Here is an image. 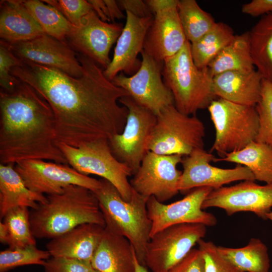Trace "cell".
<instances>
[{
	"label": "cell",
	"mask_w": 272,
	"mask_h": 272,
	"mask_svg": "<svg viewBox=\"0 0 272 272\" xmlns=\"http://www.w3.org/2000/svg\"><path fill=\"white\" fill-rule=\"evenodd\" d=\"M255 108L259 128L255 141L272 146V82L262 79L260 97Z\"/></svg>",
	"instance_id": "cell-35"
},
{
	"label": "cell",
	"mask_w": 272,
	"mask_h": 272,
	"mask_svg": "<svg viewBox=\"0 0 272 272\" xmlns=\"http://www.w3.org/2000/svg\"><path fill=\"white\" fill-rule=\"evenodd\" d=\"M119 102L128 109L126 123L123 131L111 137L108 142L114 156L127 165L134 175L149 151V141L157 115L128 95L121 98Z\"/></svg>",
	"instance_id": "cell-9"
},
{
	"label": "cell",
	"mask_w": 272,
	"mask_h": 272,
	"mask_svg": "<svg viewBox=\"0 0 272 272\" xmlns=\"http://www.w3.org/2000/svg\"><path fill=\"white\" fill-rule=\"evenodd\" d=\"M94 193L105 222V228L125 237L133 246L139 262L145 265L147 245L151 239L152 222L148 216L146 197L132 189L131 199L124 200L110 182L100 179Z\"/></svg>",
	"instance_id": "cell-4"
},
{
	"label": "cell",
	"mask_w": 272,
	"mask_h": 272,
	"mask_svg": "<svg viewBox=\"0 0 272 272\" xmlns=\"http://www.w3.org/2000/svg\"><path fill=\"white\" fill-rule=\"evenodd\" d=\"M123 27L121 23L103 22L92 10L81 19L79 26H74L66 42L77 53L105 69L111 62L110 49Z\"/></svg>",
	"instance_id": "cell-15"
},
{
	"label": "cell",
	"mask_w": 272,
	"mask_h": 272,
	"mask_svg": "<svg viewBox=\"0 0 272 272\" xmlns=\"http://www.w3.org/2000/svg\"><path fill=\"white\" fill-rule=\"evenodd\" d=\"M34 236L52 239L86 223L105 227L98 200L91 190L70 185L58 194L48 195L44 203H39L30 213Z\"/></svg>",
	"instance_id": "cell-3"
},
{
	"label": "cell",
	"mask_w": 272,
	"mask_h": 272,
	"mask_svg": "<svg viewBox=\"0 0 272 272\" xmlns=\"http://www.w3.org/2000/svg\"><path fill=\"white\" fill-rule=\"evenodd\" d=\"M15 169L30 190L43 194L59 193L70 185L83 186L94 192L101 185L100 180L81 174L69 164L31 159L18 162Z\"/></svg>",
	"instance_id": "cell-12"
},
{
	"label": "cell",
	"mask_w": 272,
	"mask_h": 272,
	"mask_svg": "<svg viewBox=\"0 0 272 272\" xmlns=\"http://www.w3.org/2000/svg\"><path fill=\"white\" fill-rule=\"evenodd\" d=\"M197 244L203 260L205 272H243L223 257L213 242L201 239Z\"/></svg>",
	"instance_id": "cell-36"
},
{
	"label": "cell",
	"mask_w": 272,
	"mask_h": 272,
	"mask_svg": "<svg viewBox=\"0 0 272 272\" xmlns=\"http://www.w3.org/2000/svg\"><path fill=\"white\" fill-rule=\"evenodd\" d=\"M141 54V65L134 75L127 76L121 72L111 81L124 90L138 104L157 115L164 108L174 105V97L163 79L164 61L154 59L144 50Z\"/></svg>",
	"instance_id": "cell-11"
},
{
	"label": "cell",
	"mask_w": 272,
	"mask_h": 272,
	"mask_svg": "<svg viewBox=\"0 0 272 272\" xmlns=\"http://www.w3.org/2000/svg\"><path fill=\"white\" fill-rule=\"evenodd\" d=\"M169 272H205L204 262L199 250L192 248Z\"/></svg>",
	"instance_id": "cell-40"
},
{
	"label": "cell",
	"mask_w": 272,
	"mask_h": 272,
	"mask_svg": "<svg viewBox=\"0 0 272 272\" xmlns=\"http://www.w3.org/2000/svg\"><path fill=\"white\" fill-rule=\"evenodd\" d=\"M241 12L252 17L272 13V0H252L242 6Z\"/></svg>",
	"instance_id": "cell-42"
},
{
	"label": "cell",
	"mask_w": 272,
	"mask_h": 272,
	"mask_svg": "<svg viewBox=\"0 0 272 272\" xmlns=\"http://www.w3.org/2000/svg\"><path fill=\"white\" fill-rule=\"evenodd\" d=\"M162 76L172 93L174 106L184 114L195 115L216 99L214 77L208 67L200 69L195 64L188 41L178 53L164 61Z\"/></svg>",
	"instance_id": "cell-5"
},
{
	"label": "cell",
	"mask_w": 272,
	"mask_h": 272,
	"mask_svg": "<svg viewBox=\"0 0 272 272\" xmlns=\"http://www.w3.org/2000/svg\"><path fill=\"white\" fill-rule=\"evenodd\" d=\"M216 207L228 216L240 212H251L266 220L272 208V183L260 185L255 180H243L235 185L213 189L202 205V209Z\"/></svg>",
	"instance_id": "cell-17"
},
{
	"label": "cell",
	"mask_w": 272,
	"mask_h": 272,
	"mask_svg": "<svg viewBox=\"0 0 272 272\" xmlns=\"http://www.w3.org/2000/svg\"><path fill=\"white\" fill-rule=\"evenodd\" d=\"M10 46L20 59L59 70L73 77H79L83 73L78 53L66 43L48 35Z\"/></svg>",
	"instance_id": "cell-18"
},
{
	"label": "cell",
	"mask_w": 272,
	"mask_h": 272,
	"mask_svg": "<svg viewBox=\"0 0 272 272\" xmlns=\"http://www.w3.org/2000/svg\"><path fill=\"white\" fill-rule=\"evenodd\" d=\"M125 12L126 22L116 41L112 59L103 71L110 81L121 72L131 76L139 70L142 61L138 55L144 49L146 34L154 19L153 17L139 18Z\"/></svg>",
	"instance_id": "cell-19"
},
{
	"label": "cell",
	"mask_w": 272,
	"mask_h": 272,
	"mask_svg": "<svg viewBox=\"0 0 272 272\" xmlns=\"http://www.w3.org/2000/svg\"><path fill=\"white\" fill-rule=\"evenodd\" d=\"M220 254L243 272H269L270 260L266 246L252 238L240 248L218 246Z\"/></svg>",
	"instance_id": "cell-29"
},
{
	"label": "cell",
	"mask_w": 272,
	"mask_h": 272,
	"mask_svg": "<svg viewBox=\"0 0 272 272\" xmlns=\"http://www.w3.org/2000/svg\"><path fill=\"white\" fill-rule=\"evenodd\" d=\"M23 2L45 34L66 43V37L74 26L60 12L42 1L25 0Z\"/></svg>",
	"instance_id": "cell-31"
},
{
	"label": "cell",
	"mask_w": 272,
	"mask_h": 272,
	"mask_svg": "<svg viewBox=\"0 0 272 272\" xmlns=\"http://www.w3.org/2000/svg\"><path fill=\"white\" fill-rule=\"evenodd\" d=\"M249 32L254 66L272 82V13L262 16Z\"/></svg>",
	"instance_id": "cell-28"
},
{
	"label": "cell",
	"mask_w": 272,
	"mask_h": 272,
	"mask_svg": "<svg viewBox=\"0 0 272 272\" xmlns=\"http://www.w3.org/2000/svg\"><path fill=\"white\" fill-rule=\"evenodd\" d=\"M178 12L186 39L190 43L202 37L216 23L195 0L179 1Z\"/></svg>",
	"instance_id": "cell-32"
},
{
	"label": "cell",
	"mask_w": 272,
	"mask_h": 272,
	"mask_svg": "<svg viewBox=\"0 0 272 272\" xmlns=\"http://www.w3.org/2000/svg\"><path fill=\"white\" fill-rule=\"evenodd\" d=\"M21 59L12 51L10 44L1 40L0 43V85L1 90L11 91L21 81L11 75L12 69L21 64Z\"/></svg>",
	"instance_id": "cell-37"
},
{
	"label": "cell",
	"mask_w": 272,
	"mask_h": 272,
	"mask_svg": "<svg viewBox=\"0 0 272 272\" xmlns=\"http://www.w3.org/2000/svg\"><path fill=\"white\" fill-rule=\"evenodd\" d=\"M235 36L229 26L223 22H216L202 37L190 43L191 54L195 64L200 69L208 67Z\"/></svg>",
	"instance_id": "cell-30"
},
{
	"label": "cell",
	"mask_w": 272,
	"mask_h": 272,
	"mask_svg": "<svg viewBox=\"0 0 272 272\" xmlns=\"http://www.w3.org/2000/svg\"><path fill=\"white\" fill-rule=\"evenodd\" d=\"M229 162L247 167L255 180L272 183V146L254 141L243 149L215 158L214 162Z\"/></svg>",
	"instance_id": "cell-26"
},
{
	"label": "cell",
	"mask_w": 272,
	"mask_h": 272,
	"mask_svg": "<svg viewBox=\"0 0 272 272\" xmlns=\"http://www.w3.org/2000/svg\"><path fill=\"white\" fill-rule=\"evenodd\" d=\"M57 145L70 166L84 175L94 174L107 180L124 200H130L132 188L128 177L132 175V171L114 156L108 140L98 139L77 148L62 143H57Z\"/></svg>",
	"instance_id": "cell-8"
},
{
	"label": "cell",
	"mask_w": 272,
	"mask_h": 272,
	"mask_svg": "<svg viewBox=\"0 0 272 272\" xmlns=\"http://www.w3.org/2000/svg\"><path fill=\"white\" fill-rule=\"evenodd\" d=\"M45 272H93L91 262L78 259L51 257L43 266Z\"/></svg>",
	"instance_id": "cell-39"
},
{
	"label": "cell",
	"mask_w": 272,
	"mask_h": 272,
	"mask_svg": "<svg viewBox=\"0 0 272 272\" xmlns=\"http://www.w3.org/2000/svg\"><path fill=\"white\" fill-rule=\"evenodd\" d=\"M50 257L47 250L38 249L36 245L7 249L0 252V272H7L17 267L26 265L43 266Z\"/></svg>",
	"instance_id": "cell-34"
},
{
	"label": "cell",
	"mask_w": 272,
	"mask_h": 272,
	"mask_svg": "<svg viewBox=\"0 0 272 272\" xmlns=\"http://www.w3.org/2000/svg\"><path fill=\"white\" fill-rule=\"evenodd\" d=\"M43 2L54 7L74 26L80 24L81 19L93 10L85 0H44Z\"/></svg>",
	"instance_id": "cell-38"
},
{
	"label": "cell",
	"mask_w": 272,
	"mask_h": 272,
	"mask_svg": "<svg viewBox=\"0 0 272 272\" xmlns=\"http://www.w3.org/2000/svg\"><path fill=\"white\" fill-rule=\"evenodd\" d=\"M93 272H99V271H97V270H96L94 269Z\"/></svg>",
	"instance_id": "cell-49"
},
{
	"label": "cell",
	"mask_w": 272,
	"mask_h": 272,
	"mask_svg": "<svg viewBox=\"0 0 272 272\" xmlns=\"http://www.w3.org/2000/svg\"><path fill=\"white\" fill-rule=\"evenodd\" d=\"M266 220H269L272 222V211L268 213L266 216Z\"/></svg>",
	"instance_id": "cell-48"
},
{
	"label": "cell",
	"mask_w": 272,
	"mask_h": 272,
	"mask_svg": "<svg viewBox=\"0 0 272 272\" xmlns=\"http://www.w3.org/2000/svg\"><path fill=\"white\" fill-rule=\"evenodd\" d=\"M216 157L204 149H198L182 158L183 171L180 177L178 190L187 193L193 189L210 187L217 189L232 182L255 180L251 171L246 166L237 165L235 168H221L212 166Z\"/></svg>",
	"instance_id": "cell-16"
},
{
	"label": "cell",
	"mask_w": 272,
	"mask_h": 272,
	"mask_svg": "<svg viewBox=\"0 0 272 272\" xmlns=\"http://www.w3.org/2000/svg\"><path fill=\"white\" fill-rule=\"evenodd\" d=\"M213 189L198 187L190 190L182 199L170 204H164L154 197L147 202L148 216L152 222L151 238L156 233L169 226L184 223H200L214 226L215 216L202 209V205Z\"/></svg>",
	"instance_id": "cell-14"
},
{
	"label": "cell",
	"mask_w": 272,
	"mask_h": 272,
	"mask_svg": "<svg viewBox=\"0 0 272 272\" xmlns=\"http://www.w3.org/2000/svg\"><path fill=\"white\" fill-rule=\"evenodd\" d=\"M47 199L44 194L30 190L13 164H0V217L4 218L11 210L26 207L36 209Z\"/></svg>",
	"instance_id": "cell-25"
},
{
	"label": "cell",
	"mask_w": 272,
	"mask_h": 272,
	"mask_svg": "<svg viewBox=\"0 0 272 272\" xmlns=\"http://www.w3.org/2000/svg\"><path fill=\"white\" fill-rule=\"evenodd\" d=\"M207 233L200 223L174 225L151 237L146 251L145 265L152 272H169L188 254Z\"/></svg>",
	"instance_id": "cell-10"
},
{
	"label": "cell",
	"mask_w": 272,
	"mask_h": 272,
	"mask_svg": "<svg viewBox=\"0 0 272 272\" xmlns=\"http://www.w3.org/2000/svg\"><path fill=\"white\" fill-rule=\"evenodd\" d=\"M188 40L182 28L178 7L154 14L145 40L144 51L161 61L178 53Z\"/></svg>",
	"instance_id": "cell-20"
},
{
	"label": "cell",
	"mask_w": 272,
	"mask_h": 272,
	"mask_svg": "<svg viewBox=\"0 0 272 272\" xmlns=\"http://www.w3.org/2000/svg\"><path fill=\"white\" fill-rule=\"evenodd\" d=\"M262 79L255 69L224 72L214 76V92L219 98L255 106L260 97Z\"/></svg>",
	"instance_id": "cell-22"
},
{
	"label": "cell",
	"mask_w": 272,
	"mask_h": 272,
	"mask_svg": "<svg viewBox=\"0 0 272 272\" xmlns=\"http://www.w3.org/2000/svg\"><path fill=\"white\" fill-rule=\"evenodd\" d=\"M208 67L213 77L228 71H249L255 69L249 32L235 35L232 41L210 63Z\"/></svg>",
	"instance_id": "cell-27"
},
{
	"label": "cell",
	"mask_w": 272,
	"mask_h": 272,
	"mask_svg": "<svg viewBox=\"0 0 272 272\" xmlns=\"http://www.w3.org/2000/svg\"><path fill=\"white\" fill-rule=\"evenodd\" d=\"M208 109L216 130L210 153L216 151L222 158L255 140L259 128L255 106L219 98L213 101Z\"/></svg>",
	"instance_id": "cell-6"
},
{
	"label": "cell",
	"mask_w": 272,
	"mask_h": 272,
	"mask_svg": "<svg viewBox=\"0 0 272 272\" xmlns=\"http://www.w3.org/2000/svg\"><path fill=\"white\" fill-rule=\"evenodd\" d=\"M152 14L173 7H178V0H146L145 1Z\"/></svg>",
	"instance_id": "cell-43"
},
{
	"label": "cell",
	"mask_w": 272,
	"mask_h": 272,
	"mask_svg": "<svg viewBox=\"0 0 272 272\" xmlns=\"http://www.w3.org/2000/svg\"><path fill=\"white\" fill-rule=\"evenodd\" d=\"M0 241L3 244H9V234L8 228L3 222H0Z\"/></svg>",
	"instance_id": "cell-46"
},
{
	"label": "cell",
	"mask_w": 272,
	"mask_h": 272,
	"mask_svg": "<svg viewBox=\"0 0 272 272\" xmlns=\"http://www.w3.org/2000/svg\"><path fill=\"white\" fill-rule=\"evenodd\" d=\"M104 1L107 7L111 22L114 23L115 19L120 20L125 17L117 1L104 0Z\"/></svg>",
	"instance_id": "cell-45"
},
{
	"label": "cell",
	"mask_w": 272,
	"mask_h": 272,
	"mask_svg": "<svg viewBox=\"0 0 272 272\" xmlns=\"http://www.w3.org/2000/svg\"><path fill=\"white\" fill-rule=\"evenodd\" d=\"M105 228L94 223L82 224L51 239L46 244V248L51 257L91 262Z\"/></svg>",
	"instance_id": "cell-21"
},
{
	"label": "cell",
	"mask_w": 272,
	"mask_h": 272,
	"mask_svg": "<svg viewBox=\"0 0 272 272\" xmlns=\"http://www.w3.org/2000/svg\"><path fill=\"white\" fill-rule=\"evenodd\" d=\"M45 34L23 1L1 2L0 37L9 44L27 41Z\"/></svg>",
	"instance_id": "cell-23"
},
{
	"label": "cell",
	"mask_w": 272,
	"mask_h": 272,
	"mask_svg": "<svg viewBox=\"0 0 272 272\" xmlns=\"http://www.w3.org/2000/svg\"><path fill=\"white\" fill-rule=\"evenodd\" d=\"M67 161L57 145L56 123L50 105L21 82L0 92V162L15 165L26 160Z\"/></svg>",
	"instance_id": "cell-2"
},
{
	"label": "cell",
	"mask_w": 272,
	"mask_h": 272,
	"mask_svg": "<svg viewBox=\"0 0 272 272\" xmlns=\"http://www.w3.org/2000/svg\"><path fill=\"white\" fill-rule=\"evenodd\" d=\"M183 157L148 151L129 181L132 188L146 197L153 196L161 202L170 199L179 192L178 184L182 171L177 166Z\"/></svg>",
	"instance_id": "cell-13"
},
{
	"label": "cell",
	"mask_w": 272,
	"mask_h": 272,
	"mask_svg": "<svg viewBox=\"0 0 272 272\" xmlns=\"http://www.w3.org/2000/svg\"><path fill=\"white\" fill-rule=\"evenodd\" d=\"M205 136V126L198 117L184 114L171 105L157 115L148 149L158 154L184 157L204 149Z\"/></svg>",
	"instance_id": "cell-7"
},
{
	"label": "cell",
	"mask_w": 272,
	"mask_h": 272,
	"mask_svg": "<svg viewBox=\"0 0 272 272\" xmlns=\"http://www.w3.org/2000/svg\"><path fill=\"white\" fill-rule=\"evenodd\" d=\"M121 10L128 12L139 18L152 17L153 14L145 1H117Z\"/></svg>",
	"instance_id": "cell-41"
},
{
	"label": "cell",
	"mask_w": 272,
	"mask_h": 272,
	"mask_svg": "<svg viewBox=\"0 0 272 272\" xmlns=\"http://www.w3.org/2000/svg\"><path fill=\"white\" fill-rule=\"evenodd\" d=\"M134 265L135 272H150L144 265L139 262L136 254L134 256Z\"/></svg>",
	"instance_id": "cell-47"
},
{
	"label": "cell",
	"mask_w": 272,
	"mask_h": 272,
	"mask_svg": "<svg viewBox=\"0 0 272 272\" xmlns=\"http://www.w3.org/2000/svg\"><path fill=\"white\" fill-rule=\"evenodd\" d=\"M29 208L19 207L10 211L4 217L9 234V248L36 245L30 222Z\"/></svg>",
	"instance_id": "cell-33"
},
{
	"label": "cell",
	"mask_w": 272,
	"mask_h": 272,
	"mask_svg": "<svg viewBox=\"0 0 272 272\" xmlns=\"http://www.w3.org/2000/svg\"><path fill=\"white\" fill-rule=\"evenodd\" d=\"M135 255L133 246L125 237L105 228L91 263L99 272H135Z\"/></svg>",
	"instance_id": "cell-24"
},
{
	"label": "cell",
	"mask_w": 272,
	"mask_h": 272,
	"mask_svg": "<svg viewBox=\"0 0 272 272\" xmlns=\"http://www.w3.org/2000/svg\"><path fill=\"white\" fill-rule=\"evenodd\" d=\"M77 56L83 67L78 78L23 59L11 72L50 105L55 119L57 143L76 148L121 133L128 109L120 106L119 100L128 95L107 79L93 60L80 53Z\"/></svg>",
	"instance_id": "cell-1"
},
{
	"label": "cell",
	"mask_w": 272,
	"mask_h": 272,
	"mask_svg": "<svg viewBox=\"0 0 272 272\" xmlns=\"http://www.w3.org/2000/svg\"><path fill=\"white\" fill-rule=\"evenodd\" d=\"M88 1L91 5L93 10L102 21L108 23L111 22L107 7L104 0H89Z\"/></svg>",
	"instance_id": "cell-44"
}]
</instances>
